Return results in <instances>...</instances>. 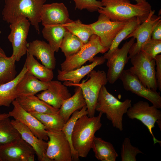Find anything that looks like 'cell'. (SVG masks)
I'll return each mask as SVG.
<instances>
[{"mask_svg":"<svg viewBox=\"0 0 161 161\" xmlns=\"http://www.w3.org/2000/svg\"><path fill=\"white\" fill-rule=\"evenodd\" d=\"M156 65L155 76L158 89L161 91V55H157L154 58Z\"/></svg>","mask_w":161,"mask_h":161,"instance_id":"obj_39","label":"cell"},{"mask_svg":"<svg viewBox=\"0 0 161 161\" xmlns=\"http://www.w3.org/2000/svg\"><path fill=\"white\" fill-rule=\"evenodd\" d=\"M55 52L48 43L44 41L37 39L28 43L27 53L36 57L43 65L52 70L56 64Z\"/></svg>","mask_w":161,"mask_h":161,"instance_id":"obj_20","label":"cell"},{"mask_svg":"<svg viewBox=\"0 0 161 161\" xmlns=\"http://www.w3.org/2000/svg\"><path fill=\"white\" fill-rule=\"evenodd\" d=\"M159 109L153 105L150 106L146 101H140L131 106L126 113L129 118L139 120L146 127L153 137L154 144L161 143L152 131L156 122L161 120V111Z\"/></svg>","mask_w":161,"mask_h":161,"instance_id":"obj_9","label":"cell"},{"mask_svg":"<svg viewBox=\"0 0 161 161\" xmlns=\"http://www.w3.org/2000/svg\"><path fill=\"white\" fill-rule=\"evenodd\" d=\"M127 22L112 21L100 13L97 20L90 25L94 34L99 37L102 45L108 51L117 34Z\"/></svg>","mask_w":161,"mask_h":161,"instance_id":"obj_12","label":"cell"},{"mask_svg":"<svg viewBox=\"0 0 161 161\" xmlns=\"http://www.w3.org/2000/svg\"><path fill=\"white\" fill-rule=\"evenodd\" d=\"M16 99L21 107L30 113H59V109L53 107L35 95L19 97Z\"/></svg>","mask_w":161,"mask_h":161,"instance_id":"obj_23","label":"cell"},{"mask_svg":"<svg viewBox=\"0 0 161 161\" xmlns=\"http://www.w3.org/2000/svg\"><path fill=\"white\" fill-rule=\"evenodd\" d=\"M103 113L89 117L83 115L76 121L72 135V144L78 157L86 158L92 149L95 133L102 126L101 118Z\"/></svg>","mask_w":161,"mask_h":161,"instance_id":"obj_2","label":"cell"},{"mask_svg":"<svg viewBox=\"0 0 161 161\" xmlns=\"http://www.w3.org/2000/svg\"><path fill=\"white\" fill-rule=\"evenodd\" d=\"M119 79L124 89L149 101L159 109L161 108V96L157 91L145 87L129 69L124 70Z\"/></svg>","mask_w":161,"mask_h":161,"instance_id":"obj_10","label":"cell"},{"mask_svg":"<svg viewBox=\"0 0 161 161\" xmlns=\"http://www.w3.org/2000/svg\"><path fill=\"white\" fill-rule=\"evenodd\" d=\"M16 61L12 55L10 57H0V85L12 80L17 76Z\"/></svg>","mask_w":161,"mask_h":161,"instance_id":"obj_32","label":"cell"},{"mask_svg":"<svg viewBox=\"0 0 161 161\" xmlns=\"http://www.w3.org/2000/svg\"><path fill=\"white\" fill-rule=\"evenodd\" d=\"M47 132L49 140L46 154L48 158L51 161L72 160L71 147L63 132Z\"/></svg>","mask_w":161,"mask_h":161,"instance_id":"obj_11","label":"cell"},{"mask_svg":"<svg viewBox=\"0 0 161 161\" xmlns=\"http://www.w3.org/2000/svg\"><path fill=\"white\" fill-rule=\"evenodd\" d=\"M137 18L133 19L128 21L124 26L118 32L113 39L111 45L107 52L103 56L107 59L118 48L120 43L125 40L126 37L133 32L138 26L141 24Z\"/></svg>","mask_w":161,"mask_h":161,"instance_id":"obj_29","label":"cell"},{"mask_svg":"<svg viewBox=\"0 0 161 161\" xmlns=\"http://www.w3.org/2000/svg\"><path fill=\"white\" fill-rule=\"evenodd\" d=\"M30 24L26 17L20 16L10 25V32L8 38L12 44V55L16 61H19L27 53L28 43L27 40Z\"/></svg>","mask_w":161,"mask_h":161,"instance_id":"obj_8","label":"cell"},{"mask_svg":"<svg viewBox=\"0 0 161 161\" xmlns=\"http://www.w3.org/2000/svg\"><path fill=\"white\" fill-rule=\"evenodd\" d=\"M106 59L103 56H95L92 63L85 66L73 70L65 71L58 69L57 79L59 81H69L78 83L85 76L89 73L97 66L103 64Z\"/></svg>","mask_w":161,"mask_h":161,"instance_id":"obj_21","label":"cell"},{"mask_svg":"<svg viewBox=\"0 0 161 161\" xmlns=\"http://www.w3.org/2000/svg\"><path fill=\"white\" fill-rule=\"evenodd\" d=\"M141 51L150 58L154 59L161 52V40L151 38L143 45Z\"/></svg>","mask_w":161,"mask_h":161,"instance_id":"obj_37","label":"cell"},{"mask_svg":"<svg viewBox=\"0 0 161 161\" xmlns=\"http://www.w3.org/2000/svg\"><path fill=\"white\" fill-rule=\"evenodd\" d=\"M75 2V9L82 10L86 9L90 12L97 11L103 7L101 1L97 0H72Z\"/></svg>","mask_w":161,"mask_h":161,"instance_id":"obj_38","label":"cell"},{"mask_svg":"<svg viewBox=\"0 0 161 161\" xmlns=\"http://www.w3.org/2000/svg\"><path fill=\"white\" fill-rule=\"evenodd\" d=\"M151 38L156 40H161V19L156 24L151 34Z\"/></svg>","mask_w":161,"mask_h":161,"instance_id":"obj_40","label":"cell"},{"mask_svg":"<svg viewBox=\"0 0 161 161\" xmlns=\"http://www.w3.org/2000/svg\"><path fill=\"white\" fill-rule=\"evenodd\" d=\"M41 22L46 25L64 24L72 20L69 18L67 8L62 3L44 4L40 14Z\"/></svg>","mask_w":161,"mask_h":161,"instance_id":"obj_17","label":"cell"},{"mask_svg":"<svg viewBox=\"0 0 161 161\" xmlns=\"http://www.w3.org/2000/svg\"><path fill=\"white\" fill-rule=\"evenodd\" d=\"M103 7L97 11L111 20L127 22L137 18L143 23L148 17L151 7L146 1L132 4L129 0H101Z\"/></svg>","mask_w":161,"mask_h":161,"instance_id":"obj_1","label":"cell"},{"mask_svg":"<svg viewBox=\"0 0 161 161\" xmlns=\"http://www.w3.org/2000/svg\"><path fill=\"white\" fill-rule=\"evenodd\" d=\"M139 154H143L139 148L131 144L129 138H125L122 143L120 155L122 161H136Z\"/></svg>","mask_w":161,"mask_h":161,"instance_id":"obj_36","label":"cell"},{"mask_svg":"<svg viewBox=\"0 0 161 161\" xmlns=\"http://www.w3.org/2000/svg\"><path fill=\"white\" fill-rule=\"evenodd\" d=\"M86 106L81 88L77 87L74 95L67 99L59 109V114L66 123L72 114L77 110Z\"/></svg>","mask_w":161,"mask_h":161,"instance_id":"obj_24","label":"cell"},{"mask_svg":"<svg viewBox=\"0 0 161 161\" xmlns=\"http://www.w3.org/2000/svg\"><path fill=\"white\" fill-rule=\"evenodd\" d=\"M135 1L137 3H140L143 1H146V0H133Z\"/></svg>","mask_w":161,"mask_h":161,"instance_id":"obj_43","label":"cell"},{"mask_svg":"<svg viewBox=\"0 0 161 161\" xmlns=\"http://www.w3.org/2000/svg\"><path fill=\"white\" fill-rule=\"evenodd\" d=\"M68 31L78 38L84 44L87 43L94 32L90 24L83 23L79 19L63 24Z\"/></svg>","mask_w":161,"mask_h":161,"instance_id":"obj_31","label":"cell"},{"mask_svg":"<svg viewBox=\"0 0 161 161\" xmlns=\"http://www.w3.org/2000/svg\"><path fill=\"white\" fill-rule=\"evenodd\" d=\"M88 75L89 79L81 83H75L64 81L63 84L66 86L80 87L85 99L88 116H95V106L101 87L105 85L108 80L106 74L103 70H93Z\"/></svg>","mask_w":161,"mask_h":161,"instance_id":"obj_5","label":"cell"},{"mask_svg":"<svg viewBox=\"0 0 161 161\" xmlns=\"http://www.w3.org/2000/svg\"><path fill=\"white\" fill-rule=\"evenodd\" d=\"M35 155L33 148L21 137L0 145L1 161H34Z\"/></svg>","mask_w":161,"mask_h":161,"instance_id":"obj_13","label":"cell"},{"mask_svg":"<svg viewBox=\"0 0 161 161\" xmlns=\"http://www.w3.org/2000/svg\"><path fill=\"white\" fill-rule=\"evenodd\" d=\"M88 114L86 106H84L80 110H76L72 114L69 120L65 123L62 130L70 145L72 149V160H78L79 158L74 151L72 146V135L73 129L78 119L82 116L85 114L87 115Z\"/></svg>","mask_w":161,"mask_h":161,"instance_id":"obj_35","label":"cell"},{"mask_svg":"<svg viewBox=\"0 0 161 161\" xmlns=\"http://www.w3.org/2000/svg\"><path fill=\"white\" fill-rule=\"evenodd\" d=\"M45 126L47 131L56 132L62 130L65 122L60 114L30 113Z\"/></svg>","mask_w":161,"mask_h":161,"instance_id":"obj_30","label":"cell"},{"mask_svg":"<svg viewBox=\"0 0 161 161\" xmlns=\"http://www.w3.org/2000/svg\"><path fill=\"white\" fill-rule=\"evenodd\" d=\"M107 51L102 45L99 37L94 34L77 53L66 58L61 64V70L67 71L79 68L88 61L91 62L97 54Z\"/></svg>","mask_w":161,"mask_h":161,"instance_id":"obj_6","label":"cell"},{"mask_svg":"<svg viewBox=\"0 0 161 161\" xmlns=\"http://www.w3.org/2000/svg\"><path fill=\"white\" fill-rule=\"evenodd\" d=\"M13 126L17 129L21 137L34 150L39 161H51L46 153L47 143L36 136L26 126L15 119L11 120Z\"/></svg>","mask_w":161,"mask_h":161,"instance_id":"obj_19","label":"cell"},{"mask_svg":"<svg viewBox=\"0 0 161 161\" xmlns=\"http://www.w3.org/2000/svg\"><path fill=\"white\" fill-rule=\"evenodd\" d=\"M24 65L27 71L40 80L48 82L53 79L52 70L40 64L33 56L28 53Z\"/></svg>","mask_w":161,"mask_h":161,"instance_id":"obj_28","label":"cell"},{"mask_svg":"<svg viewBox=\"0 0 161 161\" xmlns=\"http://www.w3.org/2000/svg\"><path fill=\"white\" fill-rule=\"evenodd\" d=\"M0 161H1V158H0Z\"/></svg>","mask_w":161,"mask_h":161,"instance_id":"obj_44","label":"cell"},{"mask_svg":"<svg viewBox=\"0 0 161 161\" xmlns=\"http://www.w3.org/2000/svg\"><path fill=\"white\" fill-rule=\"evenodd\" d=\"M27 71L24 65L18 74L12 80L0 85V107H9L18 97L17 86Z\"/></svg>","mask_w":161,"mask_h":161,"instance_id":"obj_25","label":"cell"},{"mask_svg":"<svg viewBox=\"0 0 161 161\" xmlns=\"http://www.w3.org/2000/svg\"><path fill=\"white\" fill-rule=\"evenodd\" d=\"M92 149L95 157L101 161H115L118 155L113 145L100 137H94Z\"/></svg>","mask_w":161,"mask_h":161,"instance_id":"obj_26","label":"cell"},{"mask_svg":"<svg viewBox=\"0 0 161 161\" xmlns=\"http://www.w3.org/2000/svg\"><path fill=\"white\" fill-rule=\"evenodd\" d=\"M131 106V100L120 101L110 93L104 85L100 91L95 110L105 114L113 127L121 131L123 130V116Z\"/></svg>","mask_w":161,"mask_h":161,"instance_id":"obj_4","label":"cell"},{"mask_svg":"<svg viewBox=\"0 0 161 161\" xmlns=\"http://www.w3.org/2000/svg\"><path fill=\"white\" fill-rule=\"evenodd\" d=\"M42 30L44 38L55 52H57L63 38L68 30L63 24L46 25Z\"/></svg>","mask_w":161,"mask_h":161,"instance_id":"obj_27","label":"cell"},{"mask_svg":"<svg viewBox=\"0 0 161 161\" xmlns=\"http://www.w3.org/2000/svg\"><path fill=\"white\" fill-rule=\"evenodd\" d=\"M47 0H5L2 12L3 20L11 24L19 16L26 17L40 33L39 23L43 5Z\"/></svg>","mask_w":161,"mask_h":161,"instance_id":"obj_3","label":"cell"},{"mask_svg":"<svg viewBox=\"0 0 161 161\" xmlns=\"http://www.w3.org/2000/svg\"><path fill=\"white\" fill-rule=\"evenodd\" d=\"M84 44L78 38L68 31L63 38L60 49L66 58L77 53Z\"/></svg>","mask_w":161,"mask_h":161,"instance_id":"obj_33","label":"cell"},{"mask_svg":"<svg viewBox=\"0 0 161 161\" xmlns=\"http://www.w3.org/2000/svg\"><path fill=\"white\" fill-rule=\"evenodd\" d=\"M48 83V88L36 96L53 107L59 109L71 95L67 86L59 80H52Z\"/></svg>","mask_w":161,"mask_h":161,"instance_id":"obj_18","label":"cell"},{"mask_svg":"<svg viewBox=\"0 0 161 161\" xmlns=\"http://www.w3.org/2000/svg\"><path fill=\"white\" fill-rule=\"evenodd\" d=\"M135 38L131 37L121 48H118L107 59L106 65L108 69L106 76L110 83H114L119 79L124 70L129 59L128 56L129 50L135 42Z\"/></svg>","mask_w":161,"mask_h":161,"instance_id":"obj_14","label":"cell"},{"mask_svg":"<svg viewBox=\"0 0 161 161\" xmlns=\"http://www.w3.org/2000/svg\"><path fill=\"white\" fill-rule=\"evenodd\" d=\"M130 59L132 65L129 69L130 71L145 87L157 91L158 87L154 59L150 58L141 51Z\"/></svg>","mask_w":161,"mask_h":161,"instance_id":"obj_7","label":"cell"},{"mask_svg":"<svg viewBox=\"0 0 161 161\" xmlns=\"http://www.w3.org/2000/svg\"><path fill=\"white\" fill-rule=\"evenodd\" d=\"M13 108L8 113L12 117L27 127L38 138L45 141L49 139L45 126L36 117L24 110L16 99L12 102Z\"/></svg>","mask_w":161,"mask_h":161,"instance_id":"obj_16","label":"cell"},{"mask_svg":"<svg viewBox=\"0 0 161 161\" xmlns=\"http://www.w3.org/2000/svg\"><path fill=\"white\" fill-rule=\"evenodd\" d=\"M21 137L9 117L0 120V145L10 143Z\"/></svg>","mask_w":161,"mask_h":161,"instance_id":"obj_34","label":"cell"},{"mask_svg":"<svg viewBox=\"0 0 161 161\" xmlns=\"http://www.w3.org/2000/svg\"><path fill=\"white\" fill-rule=\"evenodd\" d=\"M6 55L3 49L0 47V57H5Z\"/></svg>","mask_w":161,"mask_h":161,"instance_id":"obj_41","label":"cell"},{"mask_svg":"<svg viewBox=\"0 0 161 161\" xmlns=\"http://www.w3.org/2000/svg\"><path fill=\"white\" fill-rule=\"evenodd\" d=\"M154 13L155 10H151L147 19L125 38L126 40L133 37L136 40V42L132 45L129 50V59L140 51L143 45L151 38L153 30L161 18L160 16L154 15Z\"/></svg>","mask_w":161,"mask_h":161,"instance_id":"obj_15","label":"cell"},{"mask_svg":"<svg viewBox=\"0 0 161 161\" xmlns=\"http://www.w3.org/2000/svg\"><path fill=\"white\" fill-rule=\"evenodd\" d=\"M9 117L8 113H2L0 114V120L5 118L7 117Z\"/></svg>","mask_w":161,"mask_h":161,"instance_id":"obj_42","label":"cell"},{"mask_svg":"<svg viewBox=\"0 0 161 161\" xmlns=\"http://www.w3.org/2000/svg\"><path fill=\"white\" fill-rule=\"evenodd\" d=\"M48 82L39 80L27 71L17 86L18 97L35 95L39 92L44 91L48 88Z\"/></svg>","mask_w":161,"mask_h":161,"instance_id":"obj_22","label":"cell"}]
</instances>
